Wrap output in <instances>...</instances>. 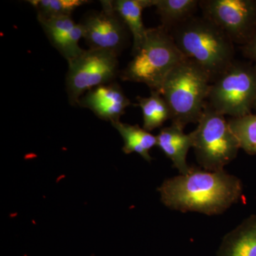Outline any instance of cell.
<instances>
[{"mask_svg":"<svg viewBox=\"0 0 256 256\" xmlns=\"http://www.w3.org/2000/svg\"><path fill=\"white\" fill-rule=\"evenodd\" d=\"M131 105L122 88L116 82L99 86L82 96L78 106L89 109L104 120L111 124L120 120L126 108Z\"/></svg>","mask_w":256,"mask_h":256,"instance_id":"cell-10","label":"cell"},{"mask_svg":"<svg viewBox=\"0 0 256 256\" xmlns=\"http://www.w3.org/2000/svg\"><path fill=\"white\" fill-rule=\"evenodd\" d=\"M228 121L240 149L248 154H256V114L232 118Z\"/></svg>","mask_w":256,"mask_h":256,"instance_id":"cell-17","label":"cell"},{"mask_svg":"<svg viewBox=\"0 0 256 256\" xmlns=\"http://www.w3.org/2000/svg\"><path fill=\"white\" fill-rule=\"evenodd\" d=\"M112 3L114 11L122 18L132 35V54L134 56L142 46L148 31L142 21L143 10L154 6L156 0H116Z\"/></svg>","mask_w":256,"mask_h":256,"instance_id":"cell-13","label":"cell"},{"mask_svg":"<svg viewBox=\"0 0 256 256\" xmlns=\"http://www.w3.org/2000/svg\"><path fill=\"white\" fill-rule=\"evenodd\" d=\"M82 38H84V30L80 23L76 24L57 50L67 62L74 60L84 52L78 44Z\"/></svg>","mask_w":256,"mask_h":256,"instance_id":"cell-20","label":"cell"},{"mask_svg":"<svg viewBox=\"0 0 256 256\" xmlns=\"http://www.w3.org/2000/svg\"><path fill=\"white\" fill-rule=\"evenodd\" d=\"M178 50L210 74L212 82L234 63V42L208 18L194 16L169 32Z\"/></svg>","mask_w":256,"mask_h":256,"instance_id":"cell-2","label":"cell"},{"mask_svg":"<svg viewBox=\"0 0 256 256\" xmlns=\"http://www.w3.org/2000/svg\"><path fill=\"white\" fill-rule=\"evenodd\" d=\"M102 10L86 15L80 24L84 38L90 48L110 50L120 54L127 46L129 30L114 11L112 1H100Z\"/></svg>","mask_w":256,"mask_h":256,"instance_id":"cell-9","label":"cell"},{"mask_svg":"<svg viewBox=\"0 0 256 256\" xmlns=\"http://www.w3.org/2000/svg\"><path fill=\"white\" fill-rule=\"evenodd\" d=\"M200 6L234 43L244 46L255 34L256 0H205Z\"/></svg>","mask_w":256,"mask_h":256,"instance_id":"cell-8","label":"cell"},{"mask_svg":"<svg viewBox=\"0 0 256 256\" xmlns=\"http://www.w3.org/2000/svg\"><path fill=\"white\" fill-rule=\"evenodd\" d=\"M156 146L172 162L173 166L180 174H188L192 166H188L186 156L193 146L192 132L186 134L184 128L172 124L170 127L162 128L156 136Z\"/></svg>","mask_w":256,"mask_h":256,"instance_id":"cell-11","label":"cell"},{"mask_svg":"<svg viewBox=\"0 0 256 256\" xmlns=\"http://www.w3.org/2000/svg\"><path fill=\"white\" fill-rule=\"evenodd\" d=\"M192 134L197 162L207 171H223L240 149L225 116L208 102Z\"/></svg>","mask_w":256,"mask_h":256,"instance_id":"cell-5","label":"cell"},{"mask_svg":"<svg viewBox=\"0 0 256 256\" xmlns=\"http://www.w3.org/2000/svg\"><path fill=\"white\" fill-rule=\"evenodd\" d=\"M200 1L197 0H156L154 8L162 26L170 31L176 25L195 16Z\"/></svg>","mask_w":256,"mask_h":256,"instance_id":"cell-15","label":"cell"},{"mask_svg":"<svg viewBox=\"0 0 256 256\" xmlns=\"http://www.w3.org/2000/svg\"><path fill=\"white\" fill-rule=\"evenodd\" d=\"M256 104V64L234 60L212 82L208 104L224 116L252 114Z\"/></svg>","mask_w":256,"mask_h":256,"instance_id":"cell-6","label":"cell"},{"mask_svg":"<svg viewBox=\"0 0 256 256\" xmlns=\"http://www.w3.org/2000/svg\"><path fill=\"white\" fill-rule=\"evenodd\" d=\"M138 106L142 112L143 128L148 132L162 126L172 114L169 106L160 92H151L148 97H138Z\"/></svg>","mask_w":256,"mask_h":256,"instance_id":"cell-16","label":"cell"},{"mask_svg":"<svg viewBox=\"0 0 256 256\" xmlns=\"http://www.w3.org/2000/svg\"><path fill=\"white\" fill-rule=\"evenodd\" d=\"M47 38L56 50L60 48L62 42L76 26L70 16H58L48 18H38Z\"/></svg>","mask_w":256,"mask_h":256,"instance_id":"cell-19","label":"cell"},{"mask_svg":"<svg viewBox=\"0 0 256 256\" xmlns=\"http://www.w3.org/2000/svg\"><path fill=\"white\" fill-rule=\"evenodd\" d=\"M217 256H256V214L225 236Z\"/></svg>","mask_w":256,"mask_h":256,"instance_id":"cell-12","label":"cell"},{"mask_svg":"<svg viewBox=\"0 0 256 256\" xmlns=\"http://www.w3.org/2000/svg\"><path fill=\"white\" fill-rule=\"evenodd\" d=\"M118 57L110 50L88 48L68 62L66 86L70 105H78L94 88L114 82L119 74Z\"/></svg>","mask_w":256,"mask_h":256,"instance_id":"cell-7","label":"cell"},{"mask_svg":"<svg viewBox=\"0 0 256 256\" xmlns=\"http://www.w3.org/2000/svg\"><path fill=\"white\" fill-rule=\"evenodd\" d=\"M112 126L119 132L124 141L122 151L126 154L137 153L148 162L152 161L150 151L156 146V136H153L138 124H124L120 120L112 122Z\"/></svg>","mask_w":256,"mask_h":256,"instance_id":"cell-14","label":"cell"},{"mask_svg":"<svg viewBox=\"0 0 256 256\" xmlns=\"http://www.w3.org/2000/svg\"><path fill=\"white\" fill-rule=\"evenodd\" d=\"M186 58L166 28H149L142 46L120 76L124 82L144 84L151 92H160L166 76Z\"/></svg>","mask_w":256,"mask_h":256,"instance_id":"cell-4","label":"cell"},{"mask_svg":"<svg viewBox=\"0 0 256 256\" xmlns=\"http://www.w3.org/2000/svg\"><path fill=\"white\" fill-rule=\"evenodd\" d=\"M162 202L171 210L222 214L242 196V181L225 170L192 168L188 174L165 180L158 188Z\"/></svg>","mask_w":256,"mask_h":256,"instance_id":"cell-1","label":"cell"},{"mask_svg":"<svg viewBox=\"0 0 256 256\" xmlns=\"http://www.w3.org/2000/svg\"><path fill=\"white\" fill-rule=\"evenodd\" d=\"M254 110H255L256 112V104L255 108H254Z\"/></svg>","mask_w":256,"mask_h":256,"instance_id":"cell-22","label":"cell"},{"mask_svg":"<svg viewBox=\"0 0 256 256\" xmlns=\"http://www.w3.org/2000/svg\"><path fill=\"white\" fill-rule=\"evenodd\" d=\"M242 50L245 56L256 64V32L250 41L242 46Z\"/></svg>","mask_w":256,"mask_h":256,"instance_id":"cell-21","label":"cell"},{"mask_svg":"<svg viewBox=\"0 0 256 256\" xmlns=\"http://www.w3.org/2000/svg\"><path fill=\"white\" fill-rule=\"evenodd\" d=\"M36 10L37 18L70 16L77 8L89 3L87 0H32L28 1Z\"/></svg>","mask_w":256,"mask_h":256,"instance_id":"cell-18","label":"cell"},{"mask_svg":"<svg viewBox=\"0 0 256 256\" xmlns=\"http://www.w3.org/2000/svg\"><path fill=\"white\" fill-rule=\"evenodd\" d=\"M212 78L198 64L188 58L172 69L160 94L169 106L172 124L184 128L198 124L207 102Z\"/></svg>","mask_w":256,"mask_h":256,"instance_id":"cell-3","label":"cell"}]
</instances>
